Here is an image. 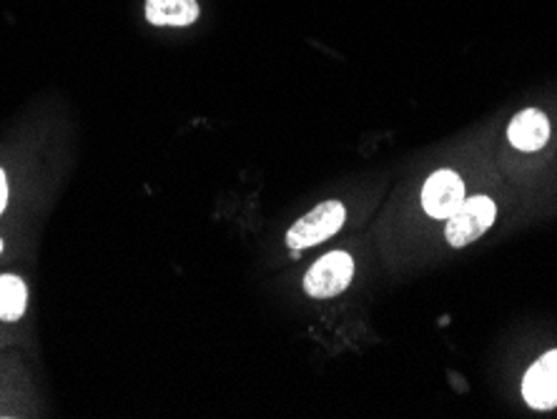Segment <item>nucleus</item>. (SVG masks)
Segmentation results:
<instances>
[{
	"instance_id": "obj_10",
	"label": "nucleus",
	"mask_w": 557,
	"mask_h": 419,
	"mask_svg": "<svg viewBox=\"0 0 557 419\" xmlns=\"http://www.w3.org/2000/svg\"><path fill=\"white\" fill-rule=\"evenodd\" d=\"M0 251H3V242H0Z\"/></svg>"
},
{
	"instance_id": "obj_1",
	"label": "nucleus",
	"mask_w": 557,
	"mask_h": 419,
	"mask_svg": "<svg viewBox=\"0 0 557 419\" xmlns=\"http://www.w3.org/2000/svg\"><path fill=\"white\" fill-rule=\"evenodd\" d=\"M344 219H347V211L339 201L319 204L286 232V246L292 251H305L309 246L322 244L339 232Z\"/></svg>"
},
{
	"instance_id": "obj_4",
	"label": "nucleus",
	"mask_w": 557,
	"mask_h": 419,
	"mask_svg": "<svg viewBox=\"0 0 557 419\" xmlns=\"http://www.w3.org/2000/svg\"><path fill=\"white\" fill-rule=\"evenodd\" d=\"M465 201V181L455 171L442 169L424 181L422 207L434 219H449Z\"/></svg>"
},
{
	"instance_id": "obj_9",
	"label": "nucleus",
	"mask_w": 557,
	"mask_h": 419,
	"mask_svg": "<svg viewBox=\"0 0 557 419\" xmlns=\"http://www.w3.org/2000/svg\"><path fill=\"white\" fill-rule=\"evenodd\" d=\"M5 204H8V181L3 171H0V213H3Z\"/></svg>"
},
{
	"instance_id": "obj_7",
	"label": "nucleus",
	"mask_w": 557,
	"mask_h": 419,
	"mask_svg": "<svg viewBox=\"0 0 557 419\" xmlns=\"http://www.w3.org/2000/svg\"><path fill=\"white\" fill-rule=\"evenodd\" d=\"M146 19L153 26L184 28L199 19L196 0H146Z\"/></svg>"
},
{
	"instance_id": "obj_5",
	"label": "nucleus",
	"mask_w": 557,
	"mask_h": 419,
	"mask_svg": "<svg viewBox=\"0 0 557 419\" xmlns=\"http://www.w3.org/2000/svg\"><path fill=\"white\" fill-rule=\"evenodd\" d=\"M522 397L532 409H555L557 407V349L547 352L528 369L522 380Z\"/></svg>"
},
{
	"instance_id": "obj_2",
	"label": "nucleus",
	"mask_w": 557,
	"mask_h": 419,
	"mask_svg": "<svg viewBox=\"0 0 557 419\" xmlns=\"http://www.w3.org/2000/svg\"><path fill=\"white\" fill-rule=\"evenodd\" d=\"M497 207L490 196H472V199H465L453 217L447 219L445 236L447 242L460 249L472 242H478L482 234H487V229L495 224Z\"/></svg>"
},
{
	"instance_id": "obj_6",
	"label": "nucleus",
	"mask_w": 557,
	"mask_h": 419,
	"mask_svg": "<svg viewBox=\"0 0 557 419\" xmlns=\"http://www.w3.org/2000/svg\"><path fill=\"white\" fill-rule=\"evenodd\" d=\"M507 138L520 151H540L550 138V121L543 111L528 109L510 121Z\"/></svg>"
},
{
	"instance_id": "obj_3",
	"label": "nucleus",
	"mask_w": 557,
	"mask_h": 419,
	"mask_svg": "<svg viewBox=\"0 0 557 419\" xmlns=\"http://www.w3.org/2000/svg\"><path fill=\"white\" fill-rule=\"evenodd\" d=\"M355 276V261L344 251H330L307 271L305 292L314 299L337 297L351 284Z\"/></svg>"
},
{
	"instance_id": "obj_8",
	"label": "nucleus",
	"mask_w": 557,
	"mask_h": 419,
	"mask_svg": "<svg viewBox=\"0 0 557 419\" xmlns=\"http://www.w3.org/2000/svg\"><path fill=\"white\" fill-rule=\"evenodd\" d=\"M28 301V292L23 279L13 274L0 276V319L5 322H15V319L23 317Z\"/></svg>"
}]
</instances>
